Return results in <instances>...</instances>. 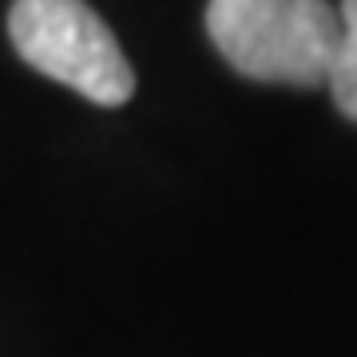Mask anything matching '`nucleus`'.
Wrapping results in <instances>:
<instances>
[{"label":"nucleus","mask_w":357,"mask_h":357,"mask_svg":"<svg viewBox=\"0 0 357 357\" xmlns=\"http://www.w3.org/2000/svg\"><path fill=\"white\" fill-rule=\"evenodd\" d=\"M206 32L246 79L321 88L342 20L330 0H211Z\"/></svg>","instance_id":"obj_1"},{"label":"nucleus","mask_w":357,"mask_h":357,"mask_svg":"<svg viewBox=\"0 0 357 357\" xmlns=\"http://www.w3.org/2000/svg\"><path fill=\"white\" fill-rule=\"evenodd\" d=\"M8 36L36 72L91 103L119 107L135 91V72L119 40L84 0H16Z\"/></svg>","instance_id":"obj_2"},{"label":"nucleus","mask_w":357,"mask_h":357,"mask_svg":"<svg viewBox=\"0 0 357 357\" xmlns=\"http://www.w3.org/2000/svg\"><path fill=\"white\" fill-rule=\"evenodd\" d=\"M337 20H342V32H337V48H333L326 88H330L337 112L357 123V0H342Z\"/></svg>","instance_id":"obj_3"}]
</instances>
